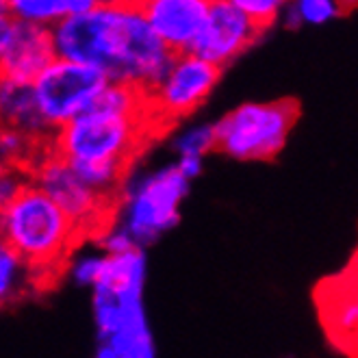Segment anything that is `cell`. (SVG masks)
Segmentation results:
<instances>
[{"label":"cell","instance_id":"cell-1","mask_svg":"<svg viewBox=\"0 0 358 358\" xmlns=\"http://www.w3.org/2000/svg\"><path fill=\"white\" fill-rule=\"evenodd\" d=\"M57 57L87 63L109 80L150 92L174 52L157 35L135 0H104L85 15H66L52 27Z\"/></svg>","mask_w":358,"mask_h":358},{"label":"cell","instance_id":"cell-2","mask_svg":"<svg viewBox=\"0 0 358 358\" xmlns=\"http://www.w3.org/2000/svg\"><path fill=\"white\" fill-rule=\"evenodd\" d=\"M148 261L143 248L109 255L102 276L92 287L96 356L152 358L155 334L143 306Z\"/></svg>","mask_w":358,"mask_h":358},{"label":"cell","instance_id":"cell-3","mask_svg":"<svg viewBox=\"0 0 358 358\" xmlns=\"http://www.w3.org/2000/svg\"><path fill=\"white\" fill-rule=\"evenodd\" d=\"M0 230L3 243L31 265L37 282L63 273L70 255L85 239L74 220L33 180L3 202Z\"/></svg>","mask_w":358,"mask_h":358},{"label":"cell","instance_id":"cell-4","mask_svg":"<svg viewBox=\"0 0 358 358\" xmlns=\"http://www.w3.org/2000/svg\"><path fill=\"white\" fill-rule=\"evenodd\" d=\"M152 133H161L152 113H122L96 104L48 139V150L72 165L111 163L131 170L135 155Z\"/></svg>","mask_w":358,"mask_h":358},{"label":"cell","instance_id":"cell-5","mask_svg":"<svg viewBox=\"0 0 358 358\" xmlns=\"http://www.w3.org/2000/svg\"><path fill=\"white\" fill-rule=\"evenodd\" d=\"M189 185L176 163L129 172L115 198L113 220L139 248L152 245L180 222V204Z\"/></svg>","mask_w":358,"mask_h":358},{"label":"cell","instance_id":"cell-6","mask_svg":"<svg viewBox=\"0 0 358 358\" xmlns=\"http://www.w3.org/2000/svg\"><path fill=\"white\" fill-rule=\"evenodd\" d=\"M300 117L296 100L243 102L215 122L217 152L228 159L257 163L276 157Z\"/></svg>","mask_w":358,"mask_h":358},{"label":"cell","instance_id":"cell-7","mask_svg":"<svg viewBox=\"0 0 358 358\" xmlns=\"http://www.w3.org/2000/svg\"><path fill=\"white\" fill-rule=\"evenodd\" d=\"M107 85L109 78L102 70L87 63L55 57L33 78L37 109L50 135L80 113L90 111Z\"/></svg>","mask_w":358,"mask_h":358},{"label":"cell","instance_id":"cell-8","mask_svg":"<svg viewBox=\"0 0 358 358\" xmlns=\"http://www.w3.org/2000/svg\"><path fill=\"white\" fill-rule=\"evenodd\" d=\"M31 180L39 185L44 192L66 210L74 220L83 237H96L98 230L109 224L115 210V202L98 194L96 189L85 182L74 165L59 155L44 150L33 167L29 170Z\"/></svg>","mask_w":358,"mask_h":358},{"label":"cell","instance_id":"cell-9","mask_svg":"<svg viewBox=\"0 0 358 358\" xmlns=\"http://www.w3.org/2000/svg\"><path fill=\"white\" fill-rule=\"evenodd\" d=\"M222 78V68L196 52H176L170 68L148 92L150 113L161 131L192 115L213 94Z\"/></svg>","mask_w":358,"mask_h":358},{"label":"cell","instance_id":"cell-10","mask_svg":"<svg viewBox=\"0 0 358 358\" xmlns=\"http://www.w3.org/2000/svg\"><path fill=\"white\" fill-rule=\"evenodd\" d=\"M263 31L265 29H261L255 20L230 0H213L206 22L192 46V52L224 70L250 46H255Z\"/></svg>","mask_w":358,"mask_h":358},{"label":"cell","instance_id":"cell-11","mask_svg":"<svg viewBox=\"0 0 358 358\" xmlns=\"http://www.w3.org/2000/svg\"><path fill=\"white\" fill-rule=\"evenodd\" d=\"M57 57L52 29L22 22L11 15L0 17V70L3 78L33 80Z\"/></svg>","mask_w":358,"mask_h":358},{"label":"cell","instance_id":"cell-12","mask_svg":"<svg viewBox=\"0 0 358 358\" xmlns=\"http://www.w3.org/2000/svg\"><path fill=\"white\" fill-rule=\"evenodd\" d=\"M315 302L328 341L341 352L350 334L358 330V250L341 273L322 280L315 291Z\"/></svg>","mask_w":358,"mask_h":358},{"label":"cell","instance_id":"cell-13","mask_svg":"<svg viewBox=\"0 0 358 358\" xmlns=\"http://www.w3.org/2000/svg\"><path fill=\"white\" fill-rule=\"evenodd\" d=\"M174 55L192 50L213 0H135Z\"/></svg>","mask_w":358,"mask_h":358},{"label":"cell","instance_id":"cell-14","mask_svg":"<svg viewBox=\"0 0 358 358\" xmlns=\"http://www.w3.org/2000/svg\"><path fill=\"white\" fill-rule=\"evenodd\" d=\"M0 113H3L5 126L27 131L33 137L48 143L50 131L39 115L37 100L33 94V80L3 78V83H0Z\"/></svg>","mask_w":358,"mask_h":358},{"label":"cell","instance_id":"cell-15","mask_svg":"<svg viewBox=\"0 0 358 358\" xmlns=\"http://www.w3.org/2000/svg\"><path fill=\"white\" fill-rule=\"evenodd\" d=\"M31 285H37L31 265L15 250L3 243L0 248V302L13 304L15 300L24 298Z\"/></svg>","mask_w":358,"mask_h":358},{"label":"cell","instance_id":"cell-16","mask_svg":"<svg viewBox=\"0 0 358 358\" xmlns=\"http://www.w3.org/2000/svg\"><path fill=\"white\" fill-rule=\"evenodd\" d=\"M341 13H345L341 0H289V7L280 20L287 29L324 27Z\"/></svg>","mask_w":358,"mask_h":358},{"label":"cell","instance_id":"cell-17","mask_svg":"<svg viewBox=\"0 0 358 358\" xmlns=\"http://www.w3.org/2000/svg\"><path fill=\"white\" fill-rule=\"evenodd\" d=\"M46 148H48L46 141L33 137L27 131L13 129V126H5L3 135H0V157H3L5 165L11 167L31 170L33 163L44 155Z\"/></svg>","mask_w":358,"mask_h":358},{"label":"cell","instance_id":"cell-18","mask_svg":"<svg viewBox=\"0 0 358 358\" xmlns=\"http://www.w3.org/2000/svg\"><path fill=\"white\" fill-rule=\"evenodd\" d=\"M0 9L5 15L48 29L57 27L66 17L63 0H0Z\"/></svg>","mask_w":358,"mask_h":358},{"label":"cell","instance_id":"cell-19","mask_svg":"<svg viewBox=\"0 0 358 358\" xmlns=\"http://www.w3.org/2000/svg\"><path fill=\"white\" fill-rule=\"evenodd\" d=\"M107 257L109 255L98 243H94V248H76L70 255L63 273L70 278L72 285L92 289L102 276L104 265H107Z\"/></svg>","mask_w":358,"mask_h":358},{"label":"cell","instance_id":"cell-20","mask_svg":"<svg viewBox=\"0 0 358 358\" xmlns=\"http://www.w3.org/2000/svg\"><path fill=\"white\" fill-rule=\"evenodd\" d=\"M170 145L176 157H206L217 150V129L215 124L185 126L172 137Z\"/></svg>","mask_w":358,"mask_h":358},{"label":"cell","instance_id":"cell-21","mask_svg":"<svg viewBox=\"0 0 358 358\" xmlns=\"http://www.w3.org/2000/svg\"><path fill=\"white\" fill-rule=\"evenodd\" d=\"M230 3L245 11L265 31L271 24H276L289 7V0H230Z\"/></svg>","mask_w":358,"mask_h":358},{"label":"cell","instance_id":"cell-22","mask_svg":"<svg viewBox=\"0 0 358 358\" xmlns=\"http://www.w3.org/2000/svg\"><path fill=\"white\" fill-rule=\"evenodd\" d=\"M174 163L187 180H196L204 170V157H176Z\"/></svg>","mask_w":358,"mask_h":358},{"label":"cell","instance_id":"cell-23","mask_svg":"<svg viewBox=\"0 0 358 358\" xmlns=\"http://www.w3.org/2000/svg\"><path fill=\"white\" fill-rule=\"evenodd\" d=\"M104 0H63L66 5V15H85L98 9Z\"/></svg>","mask_w":358,"mask_h":358},{"label":"cell","instance_id":"cell-24","mask_svg":"<svg viewBox=\"0 0 358 358\" xmlns=\"http://www.w3.org/2000/svg\"><path fill=\"white\" fill-rule=\"evenodd\" d=\"M341 7L343 11H354L358 9V0H341Z\"/></svg>","mask_w":358,"mask_h":358}]
</instances>
